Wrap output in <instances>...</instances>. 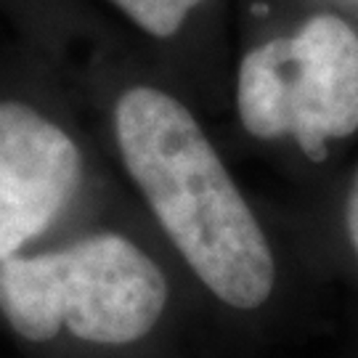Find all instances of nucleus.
<instances>
[{
    "label": "nucleus",
    "instance_id": "nucleus-1",
    "mask_svg": "<svg viewBox=\"0 0 358 358\" xmlns=\"http://www.w3.org/2000/svg\"><path fill=\"white\" fill-rule=\"evenodd\" d=\"M130 178L192 271L234 308H257L276 279L266 234L192 112L157 88H130L115 109Z\"/></svg>",
    "mask_w": 358,
    "mask_h": 358
},
{
    "label": "nucleus",
    "instance_id": "nucleus-2",
    "mask_svg": "<svg viewBox=\"0 0 358 358\" xmlns=\"http://www.w3.org/2000/svg\"><path fill=\"white\" fill-rule=\"evenodd\" d=\"M165 303L162 271L115 234L0 263V313L29 343L66 329L83 343L128 345L159 321Z\"/></svg>",
    "mask_w": 358,
    "mask_h": 358
},
{
    "label": "nucleus",
    "instance_id": "nucleus-3",
    "mask_svg": "<svg viewBox=\"0 0 358 358\" xmlns=\"http://www.w3.org/2000/svg\"><path fill=\"white\" fill-rule=\"evenodd\" d=\"M236 103L257 138L289 133L308 159L358 130V35L332 13L308 19L289 38L268 40L242 59Z\"/></svg>",
    "mask_w": 358,
    "mask_h": 358
},
{
    "label": "nucleus",
    "instance_id": "nucleus-4",
    "mask_svg": "<svg viewBox=\"0 0 358 358\" xmlns=\"http://www.w3.org/2000/svg\"><path fill=\"white\" fill-rule=\"evenodd\" d=\"M80 176L83 157L62 125L29 103L0 101V263L51 229Z\"/></svg>",
    "mask_w": 358,
    "mask_h": 358
},
{
    "label": "nucleus",
    "instance_id": "nucleus-5",
    "mask_svg": "<svg viewBox=\"0 0 358 358\" xmlns=\"http://www.w3.org/2000/svg\"><path fill=\"white\" fill-rule=\"evenodd\" d=\"M149 35L170 38L180 29L194 6L202 0H112Z\"/></svg>",
    "mask_w": 358,
    "mask_h": 358
},
{
    "label": "nucleus",
    "instance_id": "nucleus-6",
    "mask_svg": "<svg viewBox=\"0 0 358 358\" xmlns=\"http://www.w3.org/2000/svg\"><path fill=\"white\" fill-rule=\"evenodd\" d=\"M345 220H348V234H350V242H353V250H356V257H358V173H356V178H353L350 194H348Z\"/></svg>",
    "mask_w": 358,
    "mask_h": 358
}]
</instances>
